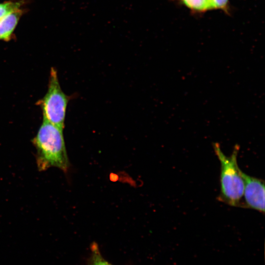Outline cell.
Masks as SVG:
<instances>
[{"instance_id":"cell-1","label":"cell","mask_w":265,"mask_h":265,"mask_svg":"<svg viewBox=\"0 0 265 265\" xmlns=\"http://www.w3.org/2000/svg\"><path fill=\"white\" fill-rule=\"evenodd\" d=\"M63 130L43 120L32 140L36 149L38 169L42 171L54 167L66 171L69 167Z\"/></svg>"},{"instance_id":"cell-2","label":"cell","mask_w":265,"mask_h":265,"mask_svg":"<svg viewBox=\"0 0 265 265\" xmlns=\"http://www.w3.org/2000/svg\"><path fill=\"white\" fill-rule=\"evenodd\" d=\"M214 151L220 163V193L219 200L234 207H241L244 183L237 162L239 149L236 145L230 156L224 155L218 143L213 144Z\"/></svg>"},{"instance_id":"cell-3","label":"cell","mask_w":265,"mask_h":265,"mask_svg":"<svg viewBox=\"0 0 265 265\" xmlns=\"http://www.w3.org/2000/svg\"><path fill=\"white\" fill-rule=\"evenodd\" d=\"M68 102L69 97L60 85L57 72L54 68H52L47 91L39 102L42 110L43 120L63 130Z\"/></svg>"},{"instance_id":"cell-4","label":"cell","mask_w":265,"mask_h":265,"mask_svg":"<svg viewBox=\"0 0 265 265\" xmlns=\"http://www.w3.org/2000/svg\"><path fill=\"white\" fill-rule=\"evenodd\" d=\"M244 183L243 195L244 203L242 207L265 212V182L250 176L241 171Z\"/></svg>"},{"instance_id":"cell-5","label":"cell","mask_w":265,"mask_h":265,"mask_svg":"<svg viewBox=\"0 0 265 265\" xmlns=\"http://www.w3.org/2000/svg\"><path fill=\"white\" fill-rule=\"evenodd\" d=\"M23 13L24 10L20 8L0 19V40L7 41L11 39Z\"/></svg>"},{"instance_id":"cell-6","label":"cell","mask_w":265,"mask_h":265,"mask_svg":"<svg viewBox=\"0 0 265 265\" xmlns=\"http://www.w3.org/2000/svg\"><path fill=\"white\" fill-rule=\"evenodd\" d=\"M186 7L194 13L205 12L212 9L211 0H173Z\"/></svg>"},{"instance_id":"cell-7","label":"cell","mask_w":265,"mask_h":265,"mask_svg":"<svg viewBox=\"0 0 265 265\" xmlns=\"http://www.w3.org/2000/svg\"><path fill=\"white\" fill-rule=\"evenodd\" d=\"M22 1H7L0 3V19L8 14L21 8Z\"/></svg>"},{"instance_id":"cell-8","label":"cell","mask_w":265,"mask_h":265,"mask_svg":"<svg viewBox=\"0 0 265 265\" xmlns=\"http://www.w3.org/2000/svg\"><path fill=\"white\" fill-rule=\"evenodd\" d=\"M92 247L93 253L91 265H112L103 258L97 247Z\"/></svg>"},{"instance_id":"cell-9","label":"cell","mask_w":265,"mask_h":265,"mask_svg":"<svg viewBox=\"0 0 265 265\" xmlns=\"http://www.w3.org/2000/svg\"><path fill=\"white\" fill-rule=\"evenodd\" d=\"M212 9H220L229 14V0H211Z\"/></svg>"}]
</instances>
